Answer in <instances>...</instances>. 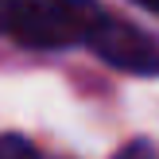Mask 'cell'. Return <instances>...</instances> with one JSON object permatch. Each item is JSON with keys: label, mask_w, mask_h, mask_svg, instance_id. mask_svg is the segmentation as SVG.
<instances>
[{"label": "cell", "mask_w": 159, "mask_h": 159, "mask_svg": "<svg viewBox=\"0 0 159 159\" xmlns=\"http://www.w3.org/2000/svg\"><path fill=\"white\" fill-rule=\"evenodd\" d=\"M105 12L93 0H4V31L20 47H70L89 43Z\"/></svg>", "instance_id": "6da1fadb"}, {"label": "cell", "mask_w": 159, "mask_h": 159, "mask_svg": "<svg viewBox=\"0 0 159 159\" xmlns=\"http://www.w3.org/2000/svg\"><path fill=\"white\" fill-rule=\"evenodd\" d=\"M89 47L116 70L128 74H159V43L148 39L144 31H136L132 23H116V20H101V27L93 31Z\"/></svg>", "instance_id": "7a4b0ae2"}, {"label": "cell", "mask_w": 159, "mask_h": 159, "mask_svg": "<svg viewBox=\"0 0 159 159\" xmlns=\"http://www.w3.org/2000/svg\"><path fill=\"white\" fill-rule=\"evenodd\" d=\"M0 159H39V152H35V148H31L23 136L8 132V136L0 140Z\"/></svg>", "instance_id": "3957f363"}, {"label": "cell", "mask_w": 159, "mask_h": 159, "mask_svg": "<svg viewBox=\"0 0 159 159\" xmlns=\"http://www.w3.org/2000/svg\"><path fill=\"white\" fill-rule=\"evenodd\" d=\"M116 159H159V155H155V148L148 144V140H136V144H128Z\"/></svg>", "instance_id": "277c9868"}, {"label": "cell", "mask_w": 159, "mask_h": 159, "mask_svg": "<svg viewBox=\"0 0 159 159\" xmlns=\"http://www.w3.org/2000/svg\"><path fill=\"white\" fill-rule=\"evenodd\" d=\"M132 4H140V8H148V12L159 16V0H132Z\"/></svg>", "instance_id": "5b68a950"}]
</instances>
